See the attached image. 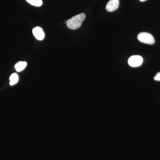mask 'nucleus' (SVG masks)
<instances>
[{"instance_id": "f257e3e1", "label": "nucleus", "mask_w": 160, "mask_h": 160, "mask_svg": "<svg viewBox=\"0 0 160 160\" xmlns=\"http://www.w3.org/2000/svg\"><path fill=\"white\" fill-rule=\"evenodd\" d=\"M86 19V15L82 13L75 16L66 22V25L69 29L75 30L79 28L83 21Z\"/></svg>"}, {"instance_id": "f03ea898", "label": "nucleus", "mask_w": 160, "mask_h": 160, "mask_svg": "<svg viewBox=\"0 0 160 160\" xmlns=\"http://www.w3.org/2000/svg\"><path fill=\"white\" fill-rule=\"evenodd\" d=\"M138 39L141 42L149 45H153L155 43L154 38L148 32H140L138 35Z\"/></svg>"}, {"instance_id": "7ed1b4c3", "label": "nucleus", "mask_w": 160, "mask_h": 160, "mask_svg": "<svg viewBox=\"0 0 160 160\" xmlns=\"http://www.w3.org/2000/svg\"><path fill=\"white\" fill-rule=\"evenodd\" d=\"M143 58L139 55L132 56L128 60V64L132 67H137L142 64Z\"/></svg>"}, {"instance_id": "20e7f679", "label": "nucleus", "mask_w": 160, "mask_h": 160, "mask_svg": "<svg viewBox=\"0 0 160 160\" xmlns=\"http://www.w3.org/2000/svg\"><path fill=\"white\" fill-rule=\"evenodd\" d=\"M119 3V0H109L106 5V10L109 12L115 11L118 8Z\"/></svg>"}, {"instance_id": "39448f33", "label": "nucleus", "mask_w": 160, "mask_h": 160, "mask_svg": "<svg viewBox=\"0 0 160 160\" xmlns=\"http://www.w3.org/2000/svg\"><path fill=\"white\" fill-rule=\"evenodd\" d=\"M32 33L35 38L38 40L42 41L45 38V33L42 29L40 27H36L32 29Z\"/></svg>"}, {"instance_id": "423d86ee", "label": "nucleus", "mask_w": 160, "mask_h": 160, "mask_svg": "<svg viewBox=\"0 0 160 160\" xmlns=\"http://www.w3.org/2000/svg\"><path fill=\"white\" fill-rule=\"evenodd\" d=\"M27 66V62H19L15 66L16 70L18 72L22 71Z\"/></svg>"}, {"instance_id": "0eeeda50", "label": "nucleus", "mask_w": 160, "mask_h": 160, "mask_svg": "<svg viewBox=\"0 0 160 160\" xmlns=\"http://www.w3.org/2000/svg\"><path fill=\"white\" fill-rule=\"evenodd\" d=\"M19 78L18 76L17 73H12V74L10 76V78H9V80H10V84L11 86H13V85H15L18 82V81Z\"/></svg>"}, {"instance_id": "6e6552de", "label": "nucleus", "mask_w": 160, "mask_h": 160, "mask_svg": "<svg viewBox=\"0 0 160 160\" xmlns=\"http://www.w3.org/2000/svg\"><path fill=\"white\" fill-rule=\"evenodd\" d=\"M28 3L33 6L39 7L42 6L43 2L42 0H26Z\"/></svg>"}, {"instance_id": "1a4fd4ad", "label": "nucleus", "mask_w": 160, "mask_h": 160, "mask_svg": "<svg viewBox=\"0 0 160 160\" xmlns=\"http://www.w3.org/2000/svg\"><path fill=\"white\" fill-rule=\"evenodd\" d=\"M155 81H160V72H158L154 78Z\"/></svg>"}, {"instance_id": "9d476101", "label": "nucleus", "mask_w": 160, "mask_h": 160, "mask_svg": "<svg viewBox=\"0 0 160 160\" xmlns=\"http://www.w3.org/2000/svg\"><path fill=\"white\" fill-rule=\"evenodd\" d=\"M141 2H144V1H146V0H140Z\"/></svg>"}]
</instances>
